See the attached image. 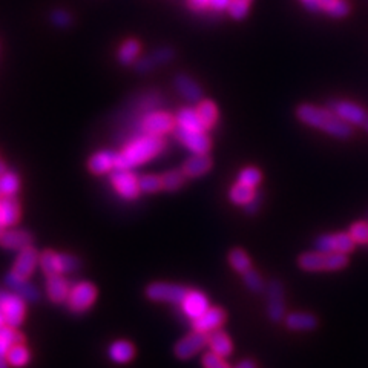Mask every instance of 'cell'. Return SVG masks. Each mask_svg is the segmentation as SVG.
<instances>
[{"label":"cell","instance_id":"1","mask_svg":"<svg viewBox=\"0 0 368 368\" xmlns=\"http://www.w3.org/2000/svg\"><path fill=\"white\" fill-rule=\"evenodd\" d=\"M298 120L312 129H318L321 133L330 135L336 140H348L354 134V128L330 111L328 108H321L317 104L302 103L295 111Z\"/></svg>","mask_w":368,"mask_h":368},{"label":"cell","instance_id":"2","mask_svg":"<svg viewBox=\"0 0 368 368\" xmlns=\"http://www.w3.org/2000/svg\"><path fill=\"white\" fill-rule=\"evenodd\" d=\"M164 148H166L164 137L138 134L129 138L120 152H117V168L133 170L159 157Z\"/></svg>","mask_w":368,"mask_h":368},{"label":"cell","instance_id":"3","mask_svg":"<svg viewBox=\"0 0 368 368\" xmlns=\"http://www.w3.org/2000/svg\"><path fill=\"white\" fill-rule=\"evenodd\" d=\"M350 258L345 253L304 252L298 256V267L304 272H339L348 266Z\"/></svg>","mask_w":368,"mask_h":368},{"label":"cell","instance_id":"4","mask_svg":"<svg viewBox=\"0 0 368 368\" xmlns=\"http://www.w3.org/2000/svg\"><path fill=\"white\" fill-rule=\"evenodd\" d=\"M175 129V117L166 111H149L137 122V135L149 134L164 137ZM135 137V135H134Z\"/></svg>","mask_w":368,"mask_h":368},{"label":"cell","instance_id":"5","mask_svg":"<svg viewBox=\"0 0 368 368\" xmlns=\"http://www.w3.org/2000/svg\"><path fill=\"white\" fill-rule=\"evenodd\" d=\"M266 314L273 324H282L286 318V287L282 281L273 278L266 286Z\"/></svg>","mask_w":368,"mask_h":368},{"label":"cell","instance_id":"6","mask_svg":"<svg viewBox=\"0 0 368 368\" xmlns=\"http://www.w3.org/2000/svg\"><path fill=\"white\" fill-rule=\"evenodd\" d=\"M38 264H41L43 273L48 276L54 275H63V273H72L80 268L82 262L77 256H72L68 253H56L51 251H45L41 253L38 258Z\"/></svg>","mask_w":368,"mask_h":368},{"label":"cell","instance_id":"7","mask_svg":"<svg viewBox=\"0 0 368 368\" xmlns=\"http://www.w3.org/2000/svg\"><path fill=\"white\" fill-rule=\"evenodd\" d=\"M109 181L115 189V192L128 201L137 200L141 194L140 186H138V176L129 169L115 168L109 174Z\"/></svg>","mask_w":368,"mask_h":368},{"label":"cell","instance_id":"8","mask_svg":"<svg viewBox=\"0 0 368 368\" xmlns=\"http://www.w3.org/2000/svg\"><path fill=\"white\" fill-rule=\"evenodd\" d=\"M172 134L194 155H206L212 149V140L206 130H187L175 126Z\"/></svg>","mask_w":368,"mask_h":368},{"label":"cell","instance_id":"9","mask_svg":"<svg viewBox=\"0 0 368 368\" xmlns=\"http://www.w3.org/2000/svg\"><path fill=\"white\" fill-rule=\"evenodd\" d=\"M314 246L319 252L327 253H352L356 249V242L352 238L348 232H338V233H325L318 236L314 240Z\"/></svg>","mask_w":368,"mask_h":368},{"label":"cell","instance_id":"10","mask_svg":"<svg viewBox=\"0 0 368 368\" xmlns=\"http://www.w3.org/2000/svg\"><path fill=\"white\" fill-rule=\"evenodd\" d=\"M189 293L187 287L179 284H168V282H152L146 287V297L155 302H169V304H180Z\"/></svg>","mask_w":368,"mask_h":368},{"label":"cell","instance_id":"11","mask_svg":"<svg viewBox=\"0 0 368 368\" xmlns=\"http://www.w3.org/2000/svg\"><path fill=\"white\" fill-rule=\"evenodd\" d=\"M97 298V288L88 281L77 282L71 288L67 304L72 313H83L91 308Z\"/></svg>","mask_w":368,"mask_h":368},{"label":"cell","instance_id":"12","mask_svg":"<svg viewBox=\"0 0 368 368\" xmlns=\"http://www.w3.org/2000/svg\"><path fill=\"white\" fill-rule=\"evenodd\" d=\"M0 313L3 314L6 325L14 328L22 325L26 313L25 299L16 293L0 290Z\"/></svg>","mask_w":368,"mask_h":368},{"label":"cell","instance_id":"13","mask_svg":"<svg viewBox=\"0 0 368 368\" xmlns=\"http://www.w3.org/2000/svg\"><path fill=\"white\" fill-rule=\"evenodd\" d=\"M172 84L176 94L187 104L196 106L201 100H205V91H203L201 84L186 72H176L172 78Z\"/></svg>","mask_w":368,"mask_h":368},{"label":"cell","instance_id":"14","mask_svg":"<svg viewBox=\"0 0 368 368\" xmlns=\"http://www.w3.org/2000/svg\"><path fill=\"white\" fill-rule=\"evenodd\" d=\"M330 111H333L341 120L347 122L352 126H364V123L368 117V113L365 108L360 106L358 103L348 102V100H333L328 103L327 106Z\"/></svg>","mask_w":368,"mask_h":368},{"label":"cell","instance_id":"15","mask_svg":"<svg viewBox=\"0 0 368 368\" xmlns=\"http://www.w3.org/2000/svg\"><path fill=\"white\" fill-rule=\"evenodd\" d=\"M207 333L196 332L194 330L192 333H189L187 336L181 338L179 343L174 347V354L180 360H187L190 358H194L196 353L201 352L203 348L207 345Z\"/></svg>","mask_w":368,"mask_h":368},{"label":"cell","instance_id":"16","mask_svg":"<svg viewBox=\"0 0 368 368\" xmlns=\"http://www.w3.org/2000/svg\"><path fill=\"white\" fill-rule=\"evenodd\" d=\"M226 319H227V314L221 307H209L200 318L192 321V327L196 332L210 333L216 330V328H221V325L225 324Z\"/></svg>","mask_w":368,"mask_h":368},{"label":"cell","instance_id":"17","mask_svg":"<svg viewBox=\"0 0 368 368\" xmlns=\"http://www.w3.org/2000/svg\"><path fill=\"white\" fill-rule=\"evenodd\" d=\"M117 168V152L109 149L98 150L92 154L88 160V169L94 175L111 174Z\"/></svg>","mask_w":368,"mask_h":368},{"label":"cell","instance_id":"18","mask_svg":"<svg viewBox=\"0 0 368 368\" xmlns=\"http://www.w3.org/2000/svg\"><path fill=\"white\" fill-rule=\"evenodd\" d=\"M284 325L292 332H313L318 328L319 319L310 312H292L286 314Z\"/></svg>","mask_w":368,"mask_h":368},{"label":"cell","instance_id":"19","mask_svg":"<svg viewBox=\"0 0 368 368\" xmlns=\"http://www.w3.org/2000/svg\"><path fill=\"white\" fill-rule=\"evenodd\" d=\"M214 168V160L209 154L206 155H192L190 159L183 163L181 170L183 174L187 176V180L200 179V176H205L209 174Z\"/></svg>","mask_w":368,"mask_h":368},{"label":"cell","instance_id":"20","mask_svg":"<svg viewBox=\"0 0 368 368\" xmlns=\"http://www.w3.org/2000/svg\"><path fill=\"white\" fill-rule=\"evenodd\" d=\"M209 307L210 306H209L207 297L200 290H189L186 298H184V301L181 302V308L184 314L192 321L200 318Z\"/></svg>","mask_w":368,"mask_h":368},{"label":"cell","instance_id":"21","mask_svg":"<svg viewBox=\"0 0 368 368\" xmlns=\"http://www.w3.org/2000/svg\"><path fill=\"white\" fill-rule=\"evenodd\" d=\"M5 282L12 292L19 295L21 298H23L25 301L36 302V301H38V298H41L37 288L32 286L31 282L26 281V278H22V276H19L14 272H10L8 275L5 276Z\"/></svg>","mask_w":368,"mask_h":368},{"label":"cell","instance_id":"22","mask_svg":"<svg viewBox=\"0 0 368 368\" xmlns=\"http://www.w3.org/2000/svg\"><path fill=\"white\" fill-rule=\"evenodd\" d=\"M38 258H41V255L37 253V251L32 246L22 249L14 262V267H12V272L17 273L19 276H22V278L28 279L30 276L34 273Z\"/></svg>","mask_w":368,"mask_h":368},{"label":"cell","instance_id":"23","mask_svg":"<svg viewBox=\"0 0 368 368\" xmlns=\"http://www.w3.org/2000/svg\"><path fill=\"white\" fill-rule=\"evenodd\" d=\"M141 52V43L137 38H126L117 49V62L120 67L130 68L134 67V63L140 58Z\"/></svg>","mask_w":368,"mask_h":368},{"label":"cell","instance_id":"24","mask_svg":"<svg viewBox=\"0 0 368 368\" xmlns=\"http://www.w3.org/2000/svg\"><path fill=\"white\" fill-rule=\"evenodd\" d=\"M32 235L26 230H8L0 235V246L8 251H22L32 244Z\"/></svg>","mask_w":368,"mask_h":368},{"label":"cell","instance_id":"25","mask_svg":"<svg viewBox=\"0 0 368 368\" xmlns=\"http://www.w3.org/2000/svg\"><path fill=\"white\" fill-rule=\"evenodd\" d=\"M207 345L210 347V352L218 354L221 358H227L233 352V344L232 339L229 338V334L221 330V328H216V330L207 333Z\"/></svg>","mask_w":368,"mask_h":368},{"label":"cell","instance_id":"26","mask_svg":"<svg viewBox=\"0 0 368 368\" xmlns=\"http://www.w3.org/2000/svg\"><path fill=\"white\" fill-rule=\"evenodd\" d=\"M21 220V205L16 196H2L0 198V221L3 227L16 226Z\"/></svg>","mask_w":368,"mask_h":368},{"label":"cell","instance_id":"27","mask_svg":"<svg viewBox=\"0 0 368 368\" xmlns=\"http://www.w3.org/2000/svg\"><path fill=\"white\" fill-rule=\"evenodd\" d=\"M69 284L68 281L63 278L62 275H54V276H48L46 279V292H48V298L56 302V304H62L68 299L69 295Z\"/></svg>","mask_w":368,"mask_h":368},{"label":"cell","instance_id":"28","mask_svg":"<svg viewBox=\"0 0 368 368\" xmlns=\"http://www.w3.org/2000/svg\"><path fill=\"white\" fill-rule=\"evenodd\" d=\"M174 117H175V126L187 129V130H205V128H203V124L200 122V117L198 114H196V108H194L192 104H187V106L180 108L179 113H176Z\"/></svg>","mask_w":368,"mask_h":368},{"label":"cell","instance_id":"29","mask_svg":"<svg viewBox=\"0 0 368 368\" xmlns=\"http://www.w3.org/2000/svg\"><path fill=\"white\" fill-rule=\"evenodd\" d=\"M196 114L200 117V122L203 124L205 130H209L215 128V124L218 123V108L212 100H201L196 104Z\"/></svg>","mask_w":368,"mask_h":368},{"label":"cell","instance_id":"30","mask_svg":"<svg viewBox=\"0 0 368 368\" xmlns=\"http://www.w3.org/2000/svg\"><path fill=\"white\" fill-rule=\"evenodd\" d=\"M108 354L114 363L126 364L135 356V347L129 341H115L114 344H111Z\"/></svg>","mask_w":368,"mask_h":368},{"label":"cell","instance_id":"31","mask_svg":"<svg viewBox=\"0 0 368 368\" xmlns=\"http://www.w3.org/2000/svg\"><path fill=\"white\" fill-rule=\"evenodd\" d=\"M227 261L230 267L233 268L236 273H246L252 268V260L246 251H242L240 247H235L227 255Z\"/></svg>","mask_w":368,"mask_h":368},{"label":"cell","instance_id":"32","mask_svg":"<svg viewBox=\"0 0 368 368\" xmlns=\"http://www.w3.org/2000/svg\"><path fill=\"white\" fill-rule=\"evenodd\" d=\"M255 194H256V189L246 186V184L235 183L233 186L229 189V201L235 206H244L253 198Z\"/></svg>","mask_w":368,"mask_h":368},{"label":"cell","instance_id":"33","mask_svg":"<svg viewBox=\"0 0 368 368\" xmlns=\"http://www.w3.org/2000/svg\"><path fill=\"white\" fill-rule=\"evenodd\" d=\"M21 190V176L16 170L8 169L0 176V196H16Z\"/></svg>","mask_w":368,"mask_h":368},{"label":"cell","instance_id":"34","mask_svg":"<svg viewBox=\"0 0 368 368\" xmlns=\"http://www.w3.org/2000/svg\"><path fill=\"white\" fill-rule=\"evenodd\" d=\"M322 12L332 19H344L352 12V3L348 0H328L322 3Z\"/></svg>","mask_w":368,"mask_h":368},{"label":"cell","instance_id":"35","mask_svg":"<svg viewBox=\"0 0 368 368\" xmlns=\"http://www.w3.org/2000/svg\"><path fill=\"white\" fill-rule=\"evenodd\" d=\"M186 180L187 176L183 174L181 168L168 170V172L161 175L163 190H166V192H176V190H180L184 184H186Z\"/></svg>","mask_w":368,"mask_h":368},{"label":"cell","instance_id":"36","mask_svg":"<svg viewBox=\"0 0 368 368\" xmlns=\"http://www.w3.org/2000/svg\"><path fill=\"white\" fill-rule=\"evenodd\" d=\"M30 358H31L30 350L23 344L12 345L8 350V354H6V360H8V364L14 368L25 367L30 363Z\"/></svg>","mask_w":368,"mask_h":368},{"label":"cell","instance_id":"37","mask_svg":"<svg viewBox=\"0 0 368 368\" xmlns=\"http://www.w3.org/2000/svg\"><path fill=\"white\" fill-rule=\"evenodd\" d=\"M49 22L57 30H69L74 25V16L67 8H54L49 12Z\"/></svg>","mask_w":368,"mask_h":368},{"label":"cell","instance_id":"38","mask_svg":"<svg viewBox=\"0 0 368 368\" xmlns=\"http://www.w3.org/2000/svg\"><path fill=\"white\" fill-rule=\"evenodd\" d=\"M242 282H244V286L251 290L252 293H256V295H261L266 292V286L267 282L262 279V276L255 271V268L252 267L251 271H247L246 273H242Z\"/></svg>","mask_w":368,"mask_h":368},{"label":"cell","instance_id":"39","mask_svg":"<svg viewBox=\"0 0 368 368\" xmlns=\"http://www.w3.org/2000/svg\"><path fill=\"white\" fill-rule=\"evenodd\" d=\"M262 181V172L261 169L255 168V166H247L242 168L240 170L238 176H236V183L246 184V186H251L253 189H256Z\"/></svg>","mask_w":368,"mask_h":368},{"label":"cell","instance_id":"40","mask_svg":"<svg viewBox=\"0 0 368 368\" xmlns=\"http://www.w3.org/2000/svg\"><path fill=\"white\" fill-rule=\"evenodd\" d=\"M138 186L143 194H157L163 190V183H161V175H141L138 176Z\"/></svg>","mask_w":368,"mask_h":368},{"label":"cell","instance_id":"41","mask_svg":"<svg viewBox=\"0 0 368 368\" xmlns=\"http://www.w3.org/2000/svg\"><path fill=\"white\" fill-rule=\"evenodd\" d=\"M152 57V60L157 63V67H161V65H168L170 62L175 60L176 57V51L172 46H159V48H155L152 52L149 54Z\"/></svg>","mask_w":368,"mask_h":368},{"label":"cell","instance_id":"42","mask_svg":"<svg viewBox=\"0 0 368 368\" xmlns=\"http://www.w3.org/2000/svg\"><path fill=\"white\" fill-rule=\"evenodd\" d=\"M249 10H251V3L242 2V0H232L229 5L227 14L230 19L240 22V21H244V19L249 16Z\"/></svg>","mask_w":368,"mask_h":368},{"label":"cell","instance_id":"43","mask_svg":"<svg viewBox=\"0 0 368 368\" xmlns=\"http://www.w3.org/2000/svg\"><path fill=\"white\" fill-rule=\"evenodd\" d=\"M348 233L352 235L356 244H368V222L356 221L348 229Z\"/></svg>","mask_w":368,"mask_h":368},{"label":"cell","instance_id":"44","mask_svg":"<svg viewBox=\"0 0 368 368\" xmlns=\"http://www.w3.org/2000/svg\"><path fill=\"white\" fill-rule=\"evenodd\" d=\"M134 71L137 72V74L140 76H144V74H149V72L155 71L157 68V63L152 60V57L150 56H144V57H140L138 60L134 63Z\"/></svg>","mask_w":368,"mask_h":368},{"label":"cell","instance_id":"45","mask_svg":"<svg viewBox=\"0 0 368 368\" xmlns=\"http://www.w3.org/2000/svg\"><path fill=\"white\" fill-rule=\"evenodd\" d=\"M201 364L205 368H230V365L226 363L225 358H221L218 356V354H215L212 352H209L205 354V356H203Z\"/></svg>","mask_w":368,"mask_h":368},{"label":"cell","instance_id":"46","mask_svg":"<svg viewBox=\"0 0 368 368\" xmlns=\"http://www.w3.org/2000/svg\"><path fill=\"white\" fill-rule=\"evenodd\" d=\"M262 201H264V194L261 192V190H256V194L253 195V198L247 203V205L242 206V210H244V214L249 216H253L260 212Z\"/></svg>","mask_w":368,"mask_h":368},{"label":"cell","instance_id":"47","mask_svg":"<svg viewBox=\"0 0 368 368\" xmlns=\"http://www.w3.org/2000/svg\"><path fill=\"white\" fill-rule=\"evenodd\" d=\"M210 0H186L187 8L192 12H205L209 10Z\"/></svg>","mask_w":368,"mask_h":368},{"label":"cell","instance_id":"48","mask_svg":"<svg viewBox=\"0 0 368 368\" xmlns=\"http://www.w3.org/2000/svg\"><path fill=\"white\" fill-rule=\"evenodd\" d=\"M230 2H232V0H210L209 10L214 12H227Z\"/></svg>","mask_w":368,"mask_h":368},{"label":"cell","instance_id":"49","mask_svg":"<svg viewBox=\"0 0 368 368\" xmlns=\"http://www.w3.org/2000/svg\"><path fill=\"white\" fill-rule=\"evenodd\" d=\"M299 3L310 12H322L321 0H299Z\"/></svg>","mask_w":368,"mask_h":368},{"label":"cell","instance_id":"50","mask_svg":"<svg viewBox=\"0 0 368 368\" xmlns=\"http://www.w3.org/2000/svg\"><path fill=\"white\" fill-rule=\"evenodd\" d=\"M11 348L10 344H6L5 341L0 339V368H8V360H6V354Z\"/></svg>","mask_w":368,"mask_h":368},{"label":"cell","instance_id":"51","mask_svg":"<svg viewBox=\"0 0 368 368\" xmlns=\"http://www.w3.org/2000/svg\"><path fill=\"white\" fill-rule=\"evenodd\" d=\"M235 368H256V364L253 363L252 359H246V360H241V363Z\"/></svg>","mask_w":368,"mask_h":368},{"label":"cell","instance_id":"52","mask_svg":"<svg viewBox=\"0 0 368 368\" xmlns=\"http://www.w3.org/2000/svg\"><path fill=\"white\" fill-rule=\"evenodd\" d=\"M6 170H8V168H6V164H5V161H2V160H0V176H2L5 172H6Z\"/></svg>","mask_w":368,"mask_h":368},{"label":"cell","instance_id":"53","mask_svg":"<svg viewBox=\"0 0 368 368\" xmlns=\"http://www.w3.org/2000/svg\"><path fill=\"white\" fill-rule=\"evenodd\" d=\"M5 324H6V321H5V318H3V314L0 313V327H3Z\"/></svg>","mask_w":368,"mask_h":368},{"label":"cell","instance_id":"54","mask_svg":"<svg viewBox=\"0 0 368 368\" xmlns=\"http://www.w3.org/2000/svg\"><path fill=\"white\" fill-rule=\"evenodd\" d=\"M365 130H367V133H368V117H367V120H365V123H364V126H363Z\"/></svg>","mask_w":368,"mask_h":368},{"label":"cell","instance_id":"55","mask_svg":"<svg viewBox=\"0 0 368 368\" xmlns=\"http://www.w3.org/2000/svg\"><path fill=\"white\" fill-rule=\"evenodd\" d=\"M3 229H5V227H3V225H2V221H0V235L3 233Z\"/></svg>","mask_w":368,"mask_h":368},{"label":"cell","instance_id":"56","mask_svg":"<svg viewBox=\"0 0 368 368\" xmlns=\"http://www.w3.org/2000/svg\"><path fill=\"white\" fill-rule=\"evenodd\" d=\"M242 2H247V3H252L253 0H242Z\"/></svg>","mask_w":368,"mask_h":368},{"label":"cell","instance_id":"57","mask_svg":"<svg viewBox=\"0 0 368 368\" xmlns=\"http://www.w3.org/2000/svg\"><path fill=\"white\" fill-rule=\"evenodd\" d=\"M321 2H322V3H325V2H328V0H321Z\"/></svg>","mask_w":368,"mask_h":368}]
</instances>
